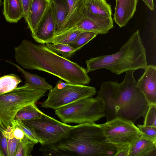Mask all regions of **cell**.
Here are the masks:
<instances>
[{
  "label": "cell",
  "instance_id": "1",
  "mask_svg": "<svg viewBox=\"0 0 156 156\" xmlns=\"http://www.w3.org/2000/svg\"><path fill=\"white\" fill-rule=\"evenodd\" d=\"M14 50L16 61L24 69L43 71L73 84L86 85L91 81L86 69L50 50L44 44L24 39Z\"/></svg>",
  "mask_w": 156,
  "mask_h": 156
},
{
  "label": "cell",
  "instance_id": "2",
  "mask_svg": "<svg viewBox=\"0 0 156 156\" xmlns=\"http://www.w3.org/2000/svg\"><path fill=\"white\" fill-rule=\"evenodd\" d=\"M135 71L126 72L122 82H102L97 97L103 101L107 121L122 118L135 123L144 117L149 104L136 86L133 76Z\"/></svg>",
  "mask_w": 156,
  "mask_h": 156
},
{
  "label": "cell",
  "instance_id": "3",
  "mask_svg": "<svg viewBox=\"0 0 156 156\" xmlns=\"http://www.w3.org/2000/svg\"><path fill=\"white\" fill-rule=\"evenodd\" d=\"M43 155L55 156H115L117 148L108 142L100 124L85 122L74 126L57 142L41 145Z\"/></svg>",
  "mask_w": 156,
  "mask_h": 156
},
{
  "label": "cell",
  "instance_id": "4",
  "mask_svg": "<svg viewBox=\"0 0 156 156\" xmlns=\"http://www.w3.org/2000/svg\"><path fill=\"white\" fill-rule=\"evenodd\" d=\"M87 73L104 69L116 75L147 66L146 49L139 30L136 31L117 52L91 58L86 61Z\"/></svg>",
  "mask_w": 156,
  "mask_h": 156
},
{
  "label": "cell",
  "instance_id": "5",
  "mask_svg": "<svg viewBox=\"0 0 156 156\" xmlns=\"http://www.w3.org/2000/svg\"><path fill=\"white\" fill-rule=\"evenodd\" d=\"M47 90L30 88L24 85L0 94V127L5 129L12 126L17 112L29 104L35 103Z\"/></svg>",
  "mask_w": 156,
  "mask_h": 156
},
{
  "label": "cell",
  "instance_id": "6",
  "mask_svg": "<svg viewBox=\"0 0 156 156\" xmlns=\"http://www.w3.org/2000/svg\"><path fill=\"white\" fill-rule=\"evenodd\" d=\"M55 114L67 124L94 123L105 117L103 101L97 97L75 101L55 109Z\"/></svg>",
  "mask_w": 156,
  "mask_h": 156
},
{
  "label": "cell",
  "instance_id": "7",
  "mask_svg": "<svg viewBox=\"0 0 156 156\" xmlns=\"http://www.w3.org/2000/svg\"><path fill=\"white\" fill-rule=\"evenodd\" d=\"M60 80L41 103L42 108L55 110L80 99L92 97L97 93L94 87L65 82Z\"/></svg>",
  "mask_w": 156,
  "mask_h": 156
},
{
  "label": "cell",
  "instance_id": "8",
  "mask_svg": "<svg viewBox=\"0 0 156 156\" xmlns=\"http://www.w3.org/2000/svg\"><path fill=\"white\" fill-rule=\"evenodd\" d=\"M20 121L34 133L41 145L57 142L74 126L59 121L44 113L40 119Z\"/></svg>",
  "mask_w": 156,
  "mask_h": 156
},
{
  "label": "cell",
  "instance_id": "9",
  "mask_svg": "<svg viewBox=\"0 0 156 156\" xmlns=\"http://www.w3.org/2000/svg\"><path fill=\"white\" fill-rule=\"evenodd\" d=\"M133 122L117 117L100 124L108 142L117 149L132 146L142 133Z\"/></svg>",
  "mask_w": 156,
  "mask_h": 156
},
{
  "label": "cell",
  "instance_id": "10",
  "mask_svg": "<svg viewBox=\"0 0 156 156\" xmlns=\"http://www.w3.org/2000/svg\"><path fill=\"white\" fill-rule=\"evenodd\" d=\"M75 27L77 30L82 31L91 32L98 35H102L108 33L114 26L112 18L98 16L86 10L85 17Z\"/></svg>",
  "mask_w": 156,
  "mask_h": 156
},
{
  "label": "cell",
  "instance_id": "11",
  "mask_svg": "<svg viewBox=\"0 0 156 156\" xmlns=\"http://www.w3.org/2000/svg\"><path fill=\"white\" fill-rule=\"evenodd\" d=\"M144 70V73L136 82V86L149 105H156V66L150 65Z\"/></svg>",
  "mask_w": 156,
  "mask_h": 156
},
{
  "label": "cell",
  "instance_id": "12",
  "mask_svg": "<svg viewBox=\"0 0 156 156\" xmlns=\"http://www.w3.org/2000/svg\"><path fill=\"white\" fill-rule=\"evenodd\" d=\"M55 36V23L50 3L41 20L35 35V41L41 44L52 43Z\"/></svg>",
  "mask_w": 156,
  "mask_h": 156
},
{
  "label": "cell",
  "instance_id": "13",
  "mask_svg": "<svg viewBox=\"0 0 156 156\" xmlns=\"http://www.w3.org/2000/svg\"><path fill=\"white\" fill-rule=\"evenodd\" d=\"M113 19L120 28L125 26L136 9L138 0H116Z\"/></svg>",
  "mask_w": 156,
  "mask_h": 156
},
{
  "label": "cell",
  "instance_id": "14",
  "mask_svg": "<svg viewBox=\"0 0 156 156\" xmlns=\"http://www.w3.org/2000/svg\"><path fill=\"white\" fill-rule=\"evenodd\" d=\"M67 1L69 11L62 32L74 27L80 23L85 17L86 11L85 0Z\"/></svg>",
  "mask_w": 156,
  "mask_h": 156
},
{
  "label": "cell",
  "instance_id": "15",
  "mask_svg": "<svg viewBox=\"0 0 156 156\" xmlns=\"http://www.w3.org/2000/svg\"><path fill=\"white\" fill-rule=\"evenodd\" d=\"M49 4V0H33L26 22L32 37L35 35L40 22Z\"/></svg>",
  "mask_w": 156,
  "mask_h": 156
},
{
  "label": "cell",
  "instance_id": "16",
  "mask_svg": "<svg viewBox=\"0 0 156 156\" xmlns=\"http://www.w3.org/2000/svg\"><path fill=\"white\" fill-rule=\"evenodd\" d=\"M55 23V36L62 33L69 13L67 0H49Z\"/></svg>",
  "mask_w": 156,
  "mask_h": 156
},
{
  "label": "cell",
  "instance_id": "17",
  "mask_svg": "<svg viewBox=\"0 0 156 156\" xmlns=\"http://www.w3.org/2000/svg\"><path fill=\"white\" fill-rule=\"evenodd\" d=\"M129 156H156V140L142 134L131 146Z\"/></svg>",
  "mask_w": 156,
  "mask_h": 156
},
{
  "label": "cell",
  "instance_id": "18",
  "mask_svg": "<svg viewBox=\"0 0 156 156\" xmlns=\"http://www.w3.org/2000/svg\"><path fill=\"white\" fill-rule=\"evenodd\" d=\"M3 15L6 21L17 23L23 17L21 0H3Z\"/></svg>",
  "mask_w": 156,
  "mask_h": 156
},
{
  "label": "cell",
  "instance_id": "19",
  "mask_svg": "<svg viewBox=\"0 0 156 156\" xmlns=\"http://www.w3.org/2000/svg\"><path fill=\"white\" fill-rule=\"evenodd\" d=\"M5 61L16 67L23 74L25 79V85L33 89L49 91L53 88L44 78L29 73L15 63Z\"/></svg>",
  "mask_w": 156,
  "mask_h": 156
},
{
  "label": "cell",
  "instance_id": "20",
  "mask_svg": "<svg viewBox=\"0 0 156 156\" xmlns=\"http://www.w3.org/2000/svg\"><path fill=\"white\" fill-rule=\"evenodd\" d=\"M85 6L86 10L93 15L112 18L111 6L106 0H85Z\"/></svg>",
  "mask_w": 156,
  "mask_h": 156
},
{
  "label": "cell",
  "instance_id": "21",
  "mask_svg": "<svg viewBox=\"0 0 156 156\" xmlns=\"http://www.w3.org/2000/svg\"><path fill=\"white\" fill-rule=\"evenodd\" d=\"M43 113L36 106L35 103H32L20 109L16 114L14 119L23 120L38 119Z\"/></svg>",
  "mask_w": 156,
  "mask_h": 156
},
{
  "label": "cell",
  "instance_id": "22",
  "mask_svg": "<svg viewBox=\"0 0 156 156\" xmlns=\"http://www.w3.org/2000/svg\"><path fill=\"white\" fill-rule=\"evenodd\" d=\"M21 80L17 75L10 74L0 78V94L9 92L17 87Z\"/></svg>",
  "mask_w": 156,
  "mask_h": 156
},
{
  "label": "cell",
  "instance_id": "23",
  "mask_svg": "<svg viewBox=\"0 0 156 156\" xmlns=\"http://www.w3.org/2000/svg\"><path fill=\"white\" fill-rule=\"evenodd\" d=\"M83 31L74 27L56 35L51 43L69 44L73 42Z\"/></svg>",
  "mask_w": 156,
  "mask_h": 156
},
{
  "label": "cell",
  "instance_id": "24",
  "mask_svg": "<svg viewBox=\"0 0 156 156\" xmlns=\"http://www.w3.org/2000/svg\"><path fill=\"white\" fill-rule=\"evenodd\" d=\"M46 46L49 49L63 57L69 59L77 51L76 50L69 44L62 43H47Z\"/></svg>",
  "mask_w": 156,
  "mask_h": 156
},
{
  "label": "cell",
  "instance_id": "25",
  "mask_svg": "<svg viewBox=\"0 0 156 156\" xmlns=\"http://www.w3.org/2000/svg\"><path fill=\"white\" fill-rule=\"evenodd\" d=\"M2 130L8 138V156H15L20 140L14 137L12 126H8L5 129H2Z\"/></svg>",
  "mask_w": 156,
  "mask_h": 156
},
{
  "label": "cell",
  "instance_id": "26",
  "mask_svg": "<svg viewBox=\"0 0 156 156\" xmlns=\"http://www.w3.org/2000/svg\"><path fill=\"white\" fill-rule=\"evenodd\" d=\"M98 34L89 31L82 32L73 43L69 44L77 51L80 49L86 44L95 38Z\"/></svg>",
  "mask_w": 156,
  "mask_h": 156
},
{
  "label": "cell",
  "instance_id": "27",
  "mask_svg": "<svg viewBox=\"0 0 156 156\" xmlns=\"http://www.w3.org/2000/svg\"><path fill=\"white\" fill-rule=\"evenodd\" d=\"M35 144L25 136L20 140L15 156H28L32 152Z\"/></svg>",
  "mask_w": 156,
  "mask_h": 156
},
{
  "label": "cell",
  "instance_id": "28",
  "mask_svg": "<svg viewBox=\"0 0 156 156\" xmlns=\"http://www.w3.org/2000/svg\"><path fill=\"white\" fill-rule=\"evenodd\" d=\"M144 117V125L152 126L156 128V104H151L149 105Z\"/></svg>",
  "mask_w": 156,
  "mask_h": 156
},
{
  "label": "cell",
  "instance_id": "29",
  "mask_svg": "<svg viewBox=\"0 0 156 156\" xmlns=\"http://www.w3.org/2000/svg\"><path fill=\"white\" fill-rule=\"evenodd\" d=\"M12 123L20 127L23 130L25 136L35 144L38 143V140L34 133L21 121L14 119Z\"/></svg>",
  "mask_w": 156,
  "mask_h": 156
},
{
  "label": "cell",
  "instance_id": "30",
  "mask_svg": "<svg viewBox=\"0 0 156 156\" xmlns=\"http://www.w3.org/2000/svg\"><path fill=\"white\" fill-rule=\"evenodd\" d=\"M136 126L143 134L154 140H156V128L141 124L137 125Z\"/></svg>",
  "mask_w": 156,
  "mask_h": 156
},
{
  "label": "cell",
  "instance_id": "31",
  "mask_svg": "<svg viewBox=\"0 0 156 156\" xmlns=\"http://www.w3.org/2000/svg\"><path fill=\"white\" fill-rule=\"evenodd\" d=\"M8 138L0 127V156H8Z\"/></svg>",
  "mask_w": 156,
  "mask_h": 156
},
{
  "label": "cell",
  "instance_id": "32",
  "mask_svg": "<svg viewBox=\"0 0 156 156\" xmlns=\"http://www.w3.org/2000/svg\"><path fill=\"white\" fill-rule=\"evenodd\" d=\"M23 9V17L26 22L33 0H21Z\"/></svg>",
  "mask_w": 156,
  "mask_h": 156
},
{
  "label": "cell",
  "instance_id": "33",
  "mask_svg": "<svg viewBox=\"0 0 156 156\" xmlns=\"http://www.w3.org/2000/svg\"><path fill=\"white\" fill-rule=\"evenodd\" d=\"M12 126L14 136L16 139L20 140L26 136L23 130L20 127L13 123H12Z\"/></svg>",
  "mask_w": 156,
  "mask_h": 156
},
{
  "label": "cell",
  "instance_id": "34",
  "mask_svg": "<svg viewBox=\"0 0 156 156\" xmlns=\"http://www.w3.org/2000/svg\"><path fill=\"white\" fill-rule=\"evenodd\" d=\"M131 147L129 146L117 149L115 156H129Z\"/></svg>",
  "mask_w": 156,
  "mask_h": 156
},
{
  "label": "cell",
  "instance_id": "35",
  "mask_svg": "<svg viewBox=\"0 0 156 156\" xmlns=\"http://www.w3.org/2000/svg\"><path fill=\"white\" fill-rule=\"evenodd\" d=\"M145 4L150 9L153 10L154 9V5L153 0H142Z\"/></svg>",
  "mask_w": 156,
  "mask_h": 156
},
{
  "label": "cell",
  "instance_id": "36",
  "mask_svg": "<svg viewBox=\"0 0 156 156\" xmlns=\"http://www.w3.org/2000/svg\"><path fill=\"white\" fill-rule=\"evenodd\" d=\"M2 2V0H0V7L1 6V5Z\"/></svg>",
  "mask_w": 156,
  "mask_h": 156
},
{
  "label": "cell",
  "instance_id": "37",
  "mask_svg": "<svg viewBox=\"0 0 156 156\" xmlns=\"http://www.w3.org/2000/svg\"></svg>",
  "mask_w": 156,
  "mask_h": 156
}]
</instances>
